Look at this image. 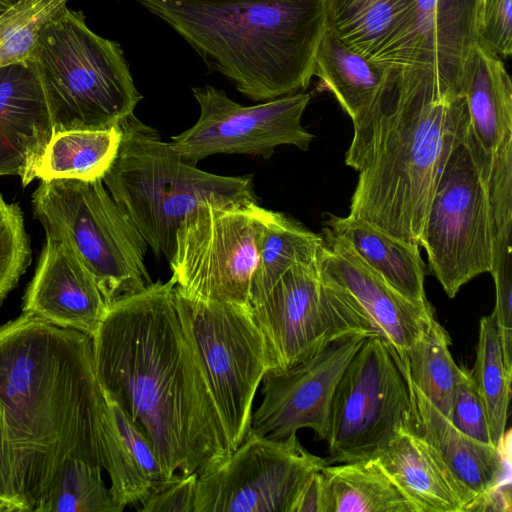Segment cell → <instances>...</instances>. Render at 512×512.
I'll return each mask as SVG.
<instances>
[{"label": "cell", "instance_id": "cell-1", "mask_svg": "<svg viewBox=\"0 0 512 512\" xmlns=\"http://www.w3.org/2000/svg\"><path fill=\"white\" fill-rule=\"evenodd\" d=\"M0 406L23 512H37L71 459L101 468L124 507L151 491L120 437L90 336L25 313L0 326Z\"/></svg>", "mask_w": 512, "mask_h": 512}, {"label": "cell", "instance_id": "cell-2", "mask_svg": "<svg viewBox=\"0 0 512 512\" xmlns=\"http://www.w3.org/2000/svg\"><path fill=\"white\" fill-rule=\"evenodd\" d=\"M153 282L118 298L92 337L99 381L152 444L169 476L202 474L232 452L200 359L174 300Z\"/></svg>", "mask_w": 512, "mask_h": 512}, {"label": "cell", "instance_id": "cell-3", "mask_svg": "<svg viewBox=\"0 0 512 512\" xmlns=\"http://www.w3.org/2000/svg\"><path fill=\"white\" fill-rule=\"evenodd\" d=\"M353 128L345 164L359 176L348 215L421 247L439 176L469 133L464 94L440 89L422 71L394 69Z\"/></svg>", "mask_w": 512, "mask_h": 512}, {"label": "cell", "instance_id": "cell-4", "mask_svg": "<svg viewBox=\"0 0 512 512\" xmlns=\"http://www.w3.org/2000/svg\"><path fill=\"white\" fill-rule=\"evenodd\" d=\"M137 1L249 99L300 92L314 76L324 0Z\"/></svg>", "mask_w": 512, "mask_h": 512}, {"label": "cell", "instance_id": "cell-5", "mask_svg": "<svg viewBox=\"0 0 512 512\" xmlns=\"http://www.w3.org/2000/svg\"><path fill=\"white\" fill-rule=\"evenodd\" d=\"M118 126L119 147L102 180L157 257L170 260L180 223L204 204L257 202L252 175L198 169L134 114Z\"/></svg>", "mask_w": 512, "mask_h": 512}, {"label": "cell", "instance_id": "cell-6", "mask_svg": "<svg viewBox=\"0 0 512 512\" xmlns=\"http://www.w3.org/2000/svg\"><path fill=\"white\" fill-rule=\"evenodd\" d=\"M27 61L45 93L53 131L105 129L134 114L143 96L116 41L65 7L40 29Z\"/></svg>", "mask_w": 512, "mask_h": 512}, {"label": "cell", "instance_id": "cell-7", "mask_svg": "<svg viewBox=\"0 0 512 512\" xmlns=\"http://www.w3.org/2000/svg\"><path fill=\"white\" fill-rule=\"evenodd\" d=\"M32 209L45 234L72 246L108 304L153 283L145 266L148 244L102 178L42 180Z\"/></svg>", "mask_w": 512, "mask_h": 512}, {"label": "cell", "instance_id": "cell-8", "mask_svg": "<svg viewBox=\"0 0 512 512\" xmlns=\"http://www.w3.org/2000/svg\"><path fill=\"white\" fill-rule=\"evenodd\" d=\"M174 300L234 451L250 432L255 394L273 369L266 340L247 305L194 298L175 286Z\"/></svg>", "mask_w": 512, "mask_h": 512}, {"label": "cell", "instance_id": "cell-9", "mask_svg": "<svg viewBox=\"0 0 512 512\" xmlns=\"http://www.w3.org/2000/svg\"><path fill=\"white\" fill-rule=\"evenodd\" d=\"M249 308L266 340L272 371L307 360L337 340L380 335L352 295L321 274L317 260L291 266Z\"/></svg>", "mask_w": 512, "mask_h": 512}, {"label": "cell", "instance_id": "cell-10", "mask_svg": "<svg viewBox=\"0 0 512 512\" xmlns=\"http://www.w3.org/2000/svg\"><path fill=\"white\" fill-rule=\"evenodd\" d=\"M494 235L488 187L468 133L442 169L420 240L430 271L448 297L476 276L490 273Z\"/></svg>", "mask_w": 512, "mask_h": 512}, {"label": "cell", "instance_id": "cell-11", "mask_svg": "<svg viewBox=\"0 0 512 512\" xmlns=\"http://www.w3.org/2000/svg\"><path fill=\"white\" fill-rule=\"evenodd\" d=\"M407 372L380 336L367 337L334 392L327 439L329 463L376 458L402 429L411 428Z\"/></svg>", "mask_w": 512, "mask_h": 512}, {"label": "cell", "instance_id": "cell-12", "mask_svg": "<svg viewBox=\"0 0 512 512\" xmlns=\"http://www.w3.org/2000/svg\"><path fill=\"white\" fill-rule=\"evenodd\" d=\"M264 208L207 203L179 225L169 265L175 287L208 301L249 306Z\"/></svg>", "mask_w": 512, "mask_h": 512}, {"label": "cell", "instance_id": "cell-13", "mask_svg": "<svg viewBox=\"0 0 512 512\" xmlns=\"http://www.w3.org/2000/svg\"><path fill=\"white\" fill-rule=\"evenodd\" d=\"M328 464L296 433L271 439L249 432L225 460L198 476L195 512H292L304 484Z\"/></svg>", "mask_w": 512, "mask_h": 512}, {"label": "cell", "instance_id": "cell-14", "mask_svg": "<svg viewBox=\"0 0 512 512\" xmlns=\"http://www.w3.org/2000/svg\"><path fill=\"white\" fill-rule=\"evenodd\" d=\"M192 91L200 108L199 118L170 141L173 150L192 165L215 154L268 159L280 145L308 150L314 138L301 124L310 93L297 92L244 106L210 85L194 87Z\"/></svg>", "mask_w": 512, "mask_h": 512}, {"label": "cell", "instance_id": "cell-15", "mask_svg": "<svg viewBox=\"0 0 512 512\" xmlns=\"http://www.w3.org/2000/svg\"><path fill=\"white\" fill-rule=\"evenodd\" d=\"M367 337L337 340L290 368L269 371L262 380L263 399L252 413L250 432L284 439L309 428L319 440L327 441L336 386Z\"/></svg>", "mask_w": 512, "mask_h": 512}, {"label": "cell", "instance_id": "cell-16", "mask_svg": "<svg viewBox=\"0 0 512 512\" xmlns=\"http://www.w3.org/2000/svg\"><path fill=\"white\" fill-rule=\"evenodd\" d=\"M481 0H415L386 66L419 70L442 90L463 94L467 59L477 43Z\"/></svg>", "mask_w": 512, "mask_h": 512}, {"label": "cell", "instance_id": "cell-17", "mask_svg": "<svg viewBox=\"0 0 512 512\" xmlns=\"http://www.w3.org/2000/svg\"><path fill=\"white\" fill-rule=\"evenodd\" d=\"M322 236L324 242L317 258L321 274L352 295L406 370V352L434 317L432 307L420 306L402 296L343 237L327 227Z\"/></svg>", "mask_w": 512, "mask_h": 512}, {"label": "cell", "instance_id": "cell-18", "mask_svg": "<svg viewBox=\"0 0 512 512\" xmlns=\"http://www.w3.org/2000/svg\"><path fill=\"white\" fill-rule=\"evenodd\" d=\"M108 306L94 276L67 240L46 234L23 313L92 338Z\"/></svg>", "mask_w": 512, "mask_h": 512}, {"label": "cell", "instance_id": "cell-19", "mask_svg": "<svg viewBox=\"0 0 512 512\" xmlns=\"http://www.w3.org/2000/svg\"><path fill=\"white\" fill-rule=\"evenodd\" d=\"M53 124L41 82L30 63L0 68V176L17 175L25 187L52 136Z\"/></svg>", "mask_w": 512, "mask_h": 512}, {"label": "cell", "instance_id": "cell-20", "mask_svg": "<svg viewBox=\"0 0 512 512\" xmlns=\"http://www.w3.org/2000/svg\"><path fill=\"white\" fill-rule=\"evenodd\" d=\"M407 382L412 404L411 428L434 449L470 502L495 486L510 483V454L505 444L497 448L462 433Z\"/></svg>", "mask_w": 512, "mask_h": 512}, {"label": "cell", "instance_id": "cell-21", "mask_svg": "<svg viewBox=\"0 0 512 512\" xmlns=\"http://www.w3.org/2000/svg\"><path fill=\"white\" fill-rule=\"evenodd\" d=\"M463 94L470 140L482 178L488 184L495 158L512 142V83L503 60L477 43L465 65Z\"/></svg>", "mask_w": 512, "mask_h": 512}, {"label": "cell", "instance_id": "cell-22", "mask_svg": "<svg viewBox=\"0 0 512 512\" xmlns=\"http://www.w3.org/2000/svg\"><path fill=\"white\" fill-rule=\"evenodd\" d=\"M416 512H464L470 497L412 428L400 430L376 457Z\"/></svg>", "mask_w": 512, "mask_h": 512}, {"label": "cell", "instance_id": "cell-23", "mask_svg": "<svg viewBox=\"0 0 512 512\" xmlns=\"http://www.w3.org/2000/svg\"><path fill=\"white\" fill-rule=\"evenodd\" d=\"M326 28L370 61L386 66L415 0H324Z\"/></svg>", "mask_w": 512, "mask_h": 512}, {"label": "cell", "instance_id": "cell-24", "mask_svg": "<svg viewBox=\"0 0 512 512\" xmlns=\"http://www.w3.org/2000/svg\"><path fill=\"white\" fill-rule=\"evenodd\" d=\"M325 223L333 233L346 239L363 261L402 296L420 306H431L425 294V264L420 247L406 244L349 215H330Z\"/></svg>", "mask_w": 512, "mask_h": 512}, {"label": "cell", "instance_id": "cell-25", "mask_svg": "<svg viewBox=\"0 0 512 512\" xmlns=\"http://www.w3.org/2000/svg\"><path fill=\"white\" fill-rule=\"evenodd\" d=\"M393 71L370 61L325 29L315 56L314 75L352 122L370 109Z\"/></svg>", "mask_w": 512, "mask_h": 512}, {"label": "cell", "instance_id": "cell-26", "mask_svg": "<svg viewBox=\"0 0 512 512\" xmlns=\"http://www.w3.org/2000/svg\"><path fill=\"white\" fill-rule=\"evenodd\" d=\"M316 234L285 214L263 210L249 307L256 305L294 264L316 261L323 245Z\"/></svg>", "mask_w": 512, "mask_h": 512}, {"label": "cell", "instance_id": "cell-27", "mask_svg": "<svg viewBox=\"0 0 512 512\" xmlns=\"http://www.w3.org/2000/svg\"><path fill=\"white\" fill-rule=\"evenodd\" d=\"M321 472L328 512H416L377 458L326 465Z\"/></svg>", "mask_w": 512, "mask_h": 512}, {"label": "cell", "instance_id": "cell-28", "mask_svg": "<svg viewBox=\"0 0 512 512\" xmlns=\"http://www.w3.org/2000/svg\"><path fill=\"white\" fill-rule=\"evenodd\" d=\"M121 138L119 126L56 131L45 148L36 178L94 180L114 160Z\"/></svg>", "mask_w": 512, "mask_h": 512}, {"label": "cell", "instance_id": "cell-29", "mask_svg": "<svg viewBox=\"0 0 512 512\" xmlns=\"http://www.w3.org/2000/svg\"><path fill=\"white\" fill-rule=\"evenodd\" d=\"M470 373L485 408L491 444L503 448L512 368L505 362L497 323L492 313L480 321L476 359Z\"/></svg>", "mask_w": 512, "mask_h": 512}, {"label": "cell", "instance_id": "cell-30", "mask_svg": "<svg viewBox=\"0 0 512 512\" xmlns=\"http://www.w3.org/2000/svg\"><path fill=\"white\" fill-rule=\"evenodd\" d=\"M449 344L448 333L433 317L406 352L405 362L407 380L448 419L460 369Z\"/></svg>", "mask_w": 512, "mask_h": 512}, {"label": "cell", "instance_id": "cell-31", "mask_svg": "<svg viewBox=\"0 0 512 512\" xmlns=\"http://www.w3.org/2000/svg\"><path fill=\"white\" fill-rule=\"evenodd\" d=\"M104 479V471L71 459L37 512H121L124 510Z\"/></svg>", "mask_w": 512, "mask_h": 512}, {"label": "cell", "instance_id": "cell-32", "mask_svg": "<svg viewBox=\"0 0 512 512\" xmlns=\"http://www.w3.org/2000/svg\"><path fill=\"white\" fill-rule=\"evenodd\" d=\"M69 0H19L0 14V68L26 61L41 27Z\"/></svg>", "mask_w": 512, "mask_h": 512}, {"label": "cell", "instance_id": "cell-33", "mask_svg": "<svg viewBox=\"0 0 512 512\" xmlns=\"http://www.w3.org/2000/svg\"><path fill=\"white\" fill-rule=\"evenodd\" d=\"M512 229L494 235L493 262L490 273L496 289L492 312L499 331L506 364L512 368Z\"/></svg>", "mask_w": 512, "mask_h": 512}, {"label": "cell", "instance_id": "cell-34", "mask_svg": "<svg viewBox=\"0 0 512 512\" xmlns=\"http://www.w3.org/2000/svg\"><path fill=\"white\" fill-rule=\"evenodd\" d=\"M449 420L462 433L480 442L491 444L484 405L473 383L470 370L465 367L459 369Z\"/></svg>", "mask_w": 512, "mask_h": 512}, {"label": "cell", "instance_id": "cell-35", "mask_svg": "<svg viewBox=\"0 0 512 512\" xmlns=\"http://www.w3.org/2000/svg\"><path fill=\"white\" fill-rule=\"evenodd\" d=\"M512 0H481L477 44L505 59L512 53Z\"/></svg>", "mask_w": 512, "mask_h": 512}, {"label": "cell", "instance_id": "cell-36", "mask_svg": "<svg viewBox=\"0 0 512 512\" xmlns=\"http://www.w3.org/2000/svg\"><path fill=\"white\" fill-rule=\"evenodd\" d=\"M109 402L120 437L127 452L141 475L154 489L171 476L167 474L146 436L131 422L117 404L111 400Z\"/></svg>", "mask_w": 512, "mask_h": 512}, {"label": "cell", "instance_id": "cell-37", "mask_svg": "<svg viewBox=\"0 0 512 512\" xmlns=\"http://www.w3.org/2000/svg\"><path fill=\"white\" fill-rule=\"evenodd\" d=\"M197 473H175L136 506L139 512H195Z\"/></svg>", "mask_w": 512, "mask_h": 512}, {"label": "cell", "instance_id": "cell-38", "mask_svg": "<svg viewBox=\"0 0 512 512\" xmlns=\"http://www.w3.org/2000/svg\"><path fill=\"white\" fill-rule=\"evenodd\" d=\"M495 233L512 228V142L495 158L488 180Z\"/></svg>", "mask_w": 512, "mask_h": 512}, {"label": "cell", "instance_id": "cell-39", "mask_svg": "<svg viewBox=\"0 0 512 512\" xmlns=\"http://www.w3.org/2000/svg\"><path fill=\"white\" fill-rule=\"evenodd\" d=\"M0 502L13 512H23L14 474L7 430L0 406Z\"/></svg>", "mask_w": 512, "mask_h": 512}, {"label": "cell", "instance_id": "cell-40", "mask_svg": "<svg viewBox=\"0 0 512 512\" xmlns=\"http://www.w3.org/2000/svg\"><path fill=\"white\" fill-rule=\"evenodd\" d=\"M292 512H328L327 490L321 470L315 472L304 484Z\"/></svg>", "mask_w": 512, "mask_h": 512}, {"label": "cell", "instance_id": "cell-41", "mask_svg": "<svg viewBox=\"0 0 512 512\" xmlns=\"http://www.w3.org/2000/svg\"><path fill=\"white\" fill-rule=\"evenodd\" d=\"M464 511H511L510 483H503L474 498Z\"/></svg>", "mask_w": 512, "mask_h": 512}, {"label": "cell", "instance_id": "cell-42", "mask_svg": "<svg viewBox=\"0 0 512 512\" xmlns=\"http://www.w3.org/2000/svg\"><path fill=\"white\" fill-rule=\"evenodd\" d=\"M19 0H0V14L16 4Z\"/></svg>", "mask_w": 512, "mask_h": 512}, {"label": "cell", "instance_id": "cell-43", "mask_svg": "<svg viewBox=\"0 0 512 512\" xmlns=\"http://www.w3.org/2000/svg\"><path fill=\"white\" fill-rule=\"evenodd\" d=\"M0 512H13V510L7 504L0 502Z\"/></svg>", "mask_w": 512, "mask_h": 512}]
</instances>
